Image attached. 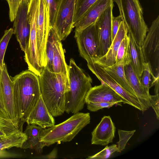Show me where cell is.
<instances>
[{
	"instance_id": "6da1fadb",
	"label": "cell",
	"mask_w": 159,
	"mask_h": 159,
	"mask_svg": "<svg viewBox=\"0 0 159 159\" xmlns=\"http://www.w3.org/2000/svg\"><path fill=\"white\" fill-rule=\"evenodd\" d=\"M17 113L21 122H26L41 93L39 77L29 70L11 78Z\"/></svg>"
},
{
	"instance_id": "7a4b0ae2",
	"label": "cell",
	"mask_w": 159,
	"mask_h": 159,
	"mask_svg": "<svg viewBox=\"0 0 159 159\" xmlns=\"http://www.w3.org/2000/svg\"><path fill=\"white\" fill-rule=\"evenodd\" d=\"M39 77L41 95L49 112L53 117L62 115L65 112L68 77L51 72L46 67Z\"/></svg>"
},
{
	"instance_id": "3957f363",
	"label": "cell",
	"mask_w": 159,
	"mask_h": 159,
	"mask_svg": "<svg viewBox=\"0 0 159 159\" xmlns=\"http://www.w3.org/2000/svg\"><path fill=\"white\" fill-rule=\"evenodd\" d=\"M69 86L65 96V112L75 114L84 108L86 96L92 87V80L73 59L68 66Z\"/></svg>"
},
{
	"instance_id": "277c9868",
	"label": "cell",
	"mask_w": 159,
	"mask_h": 159,
	"mask_svg": "<svg viewBox=\"0 0 159 159\" xmlns=\"http://www.w3.org/2000/svg\"><path fill=\"white\" fill-rule=\"evenodd\" d=\"M90 121L89 113L78 112L74 114L63 122L43 129L40 141L48 147L56 143L70 142Z\"/></svg>"
},
{
	"instance_id": "5b68a950",
	"label": "cell",
	"mask_w": 159,
	"mask_h": 159,
	"mask_svg": "<svg viewBox=\"0 0 159 159\" xmlns=\"http://www.w3.org/2000/svg\"><path fill=\"white\" fill-rule=\"evenodd\" d=\"M117 4L122 21L128 32L141 46L149 29L143 17V8L139 0H113Z\"/></svg>"
},
{
	"instance_id": "8992f818",
	"label": "cell",
	"mask_w": 159,
	"mask_h": 159,
	"mask_svg": "<svg viewBox=\"0 0 159 159\" xmlns=\"http://www.w3.org/2000/svg\"><path fill=\"white\" fill-rule=\"evenodd\" d=\"M141 47L144 62L150 67L152 87L159 78V16L152 22Z\"/></svg>"
},
{
	"instance_id": "52a82bcc",
	"label": "cell",
	"mask_w": 159,
	"mask_h": 159,
	"mask_svg": "<svg viewBox=\"0 0 159 159\" xmlns=\"http://www.w3.org/2000/svg\"><path fill=\"white\" fill-rule=\"evenodd\" d=\"M50 28L48 6L45 0H39L36 27V40L39 58L43 68L46 66L47 63L46 47Z\"/></svg>"
},
{
	"instance_id": "ba28073f",
	"label": "cell",
	"mask_w": 159,
	"mask_h": 159,
	"mask_svg": "<svg viewBox=\"0 0 159 159\" xmlns=\"http://www.w3.org/2000/svg\"><path fill=\"white\" fill-rule=\"evenodd\" d=\"M76 0H60L53 28L61 41L64 40L74 28L73 19Z\"/></svg>"
},
{
	"instance_id": "9c48e42d",
	"label": "cell",
	"mask_w": 159,
	"mask_h": 159,
	"mask_svg": "<svg viewBox=\"0 0 159 159\" xmlns=\"http://www.w3.org/2000/svg\"><path fill=\"white\" fill-rule=\"evenodd\" d=\"M74 37L80 55L87 62L97 57L98 41L95 23L81 30L75 31Z\"/></svg>"
},
{
	"instance_id": "30bf717a",
	"label": "cell",
	"mask_w": 159,
	"mask_h": 159,
	"mask_svg": "<svg viewBox=\"0 0 159 159\" xmlns=\"http://www.w3.org/2000/svg\"><path fill=\"white\" fill-rule=\"evenodd\" d=\"M0 87L6 114L14 124L23 127L24 123L20 119L16 108L12 81L4 62L0 79Z\"/></svg>"
},
{
	"instance_id": "8fae6325",
	"label": "cell",
	"mask_w": 159,
	"mask_h": 159,
	"mask_svg": "<svg viewBox=\"0 0 159 159\" xmlns=\"http://www.w3.org/2000/svg\"><path fill=\"white\" fill-rule=\"evenodd\" d=\"M87 66L89 69L101 83L105 84L112 89L125 100L126 103L140 111H145L139 99L120 86L103 67L94 63L92 61L87 62Z\"/></svg>"
},
{
	"instance_id": "7c38bea8",
	"label": "cell",
	"mask_w": 159,
	"mask_h": 159,
	"mask_svg": "<svg viewBox=\"0 0 159 159\" xmlns=\"http://www.w3.org/2000/svg\"><path fill=\"white\" fill-rule=\"evenodd\" d=\"M113 6V3L103 12L95 22L98 41L97 57L104 55L112 42L111 20Z\"/></svg>"
},
{
	"instance_id": "4fadbf2b",
	"label": "cell",
	"mask_w": 159,
	"mask_h": 159,
	"mask_svg": "<svg viewBox=\"0 0 159 159\" xmlns=\"http://www.w3.org/2000/svg\"><path fill=\"white\" fill-rule=\"evenodd\" d=\"M29 4L24 0L20 4L13 21V33L16 36L21 50L27 51L30 39V28L28 18Z\"/></svg>"
},
{
	"instance_id": "5bb4252c",
	"label": "cell",
	"mask_w": 159,
	"mask_h": 159,
	"mask_svg": "<svg viewBox=\"0 0 159 159\" xmlns=\"http://www.w3.org/2000/svg\"><path fill=\"white\" fill-rule=\"evenodd\" d=\"M114 102L117 104L122 102L126 103L125 100L111 87L104 83L92 87L87 93L85 102Z\"/></svg>"
},
{
	"instance_id": "9a60e30c",
	"label": "cell",
	"mask_w": 159,
	"mask_h": 159,
	"mask_svg": "<svg viewBox=\"0 0 159 159\" xmlns=\"http://www.w3.org/2000/svg\"><path fill=\"white\" fill-rule=\"evenodd\" d=\"M116 127L110 116H104L92 132L91 144L105 146L112 143Z\"/></svg>"
},
{
	"instance_id": "2e32d148",
	"label": "cell",
	"mask_w": 159,
	"mask_h": 159,
	"mask_svg": "<svg viewBox=\"0 0 159 159\" xmlns=\"http://www.w3.org/2000/svg\"><path fill=\"white\" fill-rule=\"evenodd\" d=\"M128 33V30L126 25L121 21L118 31L107 52L103 56L94 58L92 61L103 68L115 64L117 53L120 43Z\"/></svg>"
},
{
	"instance_id": "e0dca14e",
	"label": "cell",
	"mask_w": 159,
	"mask_h": 159,
	"mask_svg": "<svg viewBox=\"0 0 159 159\" xmlns=\"http://www.w3.org/2000/svg\"><path fill=\"white\" fill-rule=\"evenodd\" d=\"M113 2V0H97L75 24V31L81 30L95 23L103 12Z\"/></svg>"
},
{
	"instance_id": "ac0fdd59",
	"label": "cell",
	"mask_w": 159,
	"mask_h": 159,
	"mask_svg": "<svg viewBox=\"0 0 159 159\" xmlns=\"http://www.w3.org/2000/svg\"><path fill=\"white\" fill-rule=\"evenodd\" d=\"M125 76L129 84L134 91L145 111L150 107L149 93L142 84L140 79L134 69L131 62L124 65Z\"/></svg>"
},
{
	"instance_id": "d6986e66",
	"label": "cell",
	"mask_w": 159,
	"mask_h": 159,
	"mask_svg": "<svg viewBox=\"0 0 159 159\" xmlns=\"http://www.w3.org/2000/svg\"><path fill=\"white\" fill-rule=\"evenodd\" d=\"M53 116L49 112L41 95L30 112L26 123L38 125L43 129L55 125Z\"/></svg>"
},
{
	"instance_id": "ffe728a7",
	"label": "cell",
	"mask_w": 159,
	"mask_h": 159,
	"mask_svg": "<svg viewBox=\"0 0 159 159\" xmlns=\"http://www.w3.org/2000/svg\"><path fill=\"white\" fill-rule=\"evenodd\" d=\"M43 129L38 125L28 124L24 132L27 139L20 148L34 149L39 153L42 152L43 148L45 146L44 144L40 141Z\"/></svg>"
},
{
	"instance_id": "44dd1931",
	"label": "cell",
	"mask_w": 159,
	"mask_h": 159,
	"mask_svg": "<svg viewBox=\"0 0 159 159\" xmlns=\"http://www.w3.org/2000/svg\"><path fill=\"white\" fill-rule=\"evenodd\" d=\"M131 64L140 79L144 68L145 62L141 47L136 42L132 34L128 32Z\"/></svg>"
},
{
	"instance_id": "7402d4cb",
	"label": "cell",
	"mask_w": 159,
	"mask_h": 159,
	"mask_svg": "<svg viewBox=\"0 0 159 159\" xmlns=\"http://www.w3.org/2000/svg\"><path fill=\"white\" fill-rule=\"evenodd\" d=\"M26 139V135L22 131L0 138V158L12 157V155L5 150L13 147L20 148Z\"/></svg>"
},
{
	"instance_id": "603a6c76",
	"label": "cell",
	"mask_w": 159,
	"mask_h": 159,
	"mask_svg": "<svg viewBox=\"0 0 159 159\" xmlns=\"http://www.w3.org/2000/svg\"><path fill=\"white\" fill-rule=\"evenodd\" d=\"M52 66V72L62 74L68 77V66L66 63L64 51L60 39L58 40L55 44Z\"/></svg>"
},
{
	"instance_id": "cb8c5ba5",
	"label": "cell",
	"mask_w": 159,
	"mask_h": 159,
	"mask_svg": "<svg viewBox=\"0 0 159 159\" xmlns=\"http://www.w3.org/2000/svg\"><path fill=\"white\" fill-rule=\"evenodd\" d=\"M124 66V65L123 64L115 63L111 66L103 68L120 86L136 97L126 79Z\"/></svg>"
},
{
	"instance_id": "d4e9b609",
	"label": "cell",
	"mask_w": 159,
	"mask_h": 159,
	"mask_svg": "<svg viewBox=\"0 0 159 159\" xmlns=\"http://www.w3.org/2000/svg\"><path fill=\"white\" fill-rule=\"evenodd\" d=\"M22 127L14 124L7 114L0 109V138L22 131Z\"/></svg>"
},
{
	"instance_id": "484cf974",
	"label": "cell",
	"mask_w": 159,
	"mask_h": 159,
	"mask_svg": "<svg viewBox=\"0 0 159 159\" xmlns=\"http://www.w3.org/2000/svg\"><path fill=\"white\" fill-rule=\"evenodd\" d=\"M59 39H60L54 29L51 27L49 29L46 44V58L47 63L45 67L52 72L53 71L52 61L55 48V44Z\"/></svg>"
},
{
	"instance_id": "4316f807",
	"label": "cell",
	"mask_w": 159,
	"mask_h": 159,
	"mask_svg": "<svg viewBox=\"0 0 159 159\" xmlns=\"http://www.w3.org/2000/svg\"><path fill=\"white\" fill-rule=\"evenodd\" d=\"M130 62L129 39L127 34L120 43L117 53L115 63L125 65Z\"/></svg>"
},
{
	"instance_id": "83f0119b",
	"label": "cell",
	"mask_w": 159,
	"mask_h": 159,
	"mask_svg": "<svg viewBox=\"0 0 159 159\" xmlns=\"http://www.w3.org/2000/svg\"><path fill=\"white\" fill-rule=\"evenodd\" d=\"M98 0H80L75 8L74 16V25L79 20L88 8Z\"/></svg>"
},
{
	"instance_id": "f1b7e54d",
	"label": "cell",
	"mask_w": 159,
	"mask_h": 159,
	"mask_svg": "<svg viewBox=\"0 0 159 159\" xmlns=\"http://www.w3.org/2000/svg\"><path fill=\"white\" fill-rule=\"evenodd\" d=\"M13 33V29L11 28L4 31L3 36L0 40V67L2 69L4 58L6 51Z\"/></svg>"
},
{
	"instance_id": "f546056e",
	"label": "cell",
	"mask_w": 159,
	"mask_h": 159,
	"mask_svg": "<svg viewBox=\"0 0 159 159\" xmlns=\"http://www.w3.org/2000/svg\"><path fill=\"white\" fill-rule=\"evenodd\" d=\"M136 130L132 131H125L119 129L118 133L119 137L118 143V151L120 152L124 149L130 139L134 134Z\"/></svg>"
},
{
	"instance_id": "4dcf8cb0",
	"label": "cell",
	"mask_w": 159,
	"mask_h": 159,
	"mask_svg": "<svg viewBox=\"0 0 159 159\" xmlns=\"http://www.w3.org/2000/svg\"><path fill=\"white\" fill-rule=\"evenodd\" d=\"M118 151V148L116 144L107 146L102 151L91 156H89L87 159H104L109 158L114 152Z\"/></svg>"
},
{
	"instance_id": "1f68e13d",
	"label": "cell",
	"mask_w": 159,
	"mask_h": 159,
	"mask_svg": "<svg viewBox=\"0 0 159 159\" xmlns=\"http://www.w3.org/2000/svg\"><path fill=\"white\" fill-rule=\"evenodd\" d=\"M151 76L152 73L149 65L148 63H145L144 70L140 78V81L148 92H149L150 88V82Z\"/></svg>"
},
{
	"instance_id": "d6a6232c",
	"label": "cell",
	"mask_w": 159,
	"mask_h": 159,
	"mask_svg": "<svg viewBox=\"0 0 159 159\" xmlns=\"http://www.w3.org/2000/svg\"><path fill=\"white\" fill-rule=\"evenodd\" d=\"M9 7V17L11 22L13 21L16 16L18 7L23 0L29 4L31 0H6Z\"/></svg>"
},
{
	"instance_id": "836d02e7",
	"label": "cell",
	"mask_w": 159,
	"mask_h": 159,
	"mask_svg": "<svg viewBox=\"0 0 159 159\" xmlns=\"http://www.w3.org/2000/svg\"><path fill=\"white\" fill-rule=\"evenodd\" d=\"M49 8L50 27H53L60 0H45Z\"/></svg>"
},
{
	"instance_id": "e575fe53",
	"label": "cell",
	"mask_w": 159,
	"mask_h": 159,
	"mask_svg": "<svg viewBox=\"0 0 159 159\" xmlns=\"http://www.w3.org/2000/svg\"><path fill=\"white\" fill-rule=\"evenodd\" d=\"M117 104L114 102H101L89 103L87 104V108L91 111L95 112L104 108H110Z\"/></svg>"
},
{
	"instance_id": "d590c367",
	"label": "cell",
	"mask_w": 159,
	"mask_h": 159,
	"mask_svg": "<svg viewBox=\"0 0 159 159\" xmlns=\"http://www.w3.org/2000/svg\"><path fill=\"white\" fill-rule=\"evenodd\" d=\"M149 101L150 106L154 110L157 120L159 119V94L150 95Z\"/></svg>"
},
{
	"instance_id": "8d00e7d4",
	"label": "cell",
	"mask_w": 159,
	"mask_h": 159,
	"mask_svg": "<svg viewBox=\"0 0 159 159\" xmlns=\"http://www.w3.org/2000/svg\"><path fill=\"white\" fill-rule=\"evenodd\" d=\"M122 21L120 15L117 17L112 16L111 20V33L112 41L118 31L120 24Z\"/></svg>"
},
{
	"instance_id": "74e56055",
	"label": "cell",
	"mask_w": 159,
	"mask_h": 159,
	"mask_svg": "<svg viewBox=\"0 0 159 159\" xmlns=\"http://www.w3.org/2000/svg\"><path fill=\"white\" fill-rule=\"evenodd\" d=\"M57 155V149H54L49 154L41 156L43 157L41 158H55L56 157Z\"/></svg>"
},
{
	"instance_id": "f35d334b",
	"label": "cell",
	"mask_w": 159,
	"mask_h": 159,
	"mask_svg": "<svg viewBox=\"0 0 159 159\" xmlns=\"http://www.w3.org/2000/svg\"><path fill=\"white\" fill-rule=\"evenodd\" d=\"M0 109L6 113L3 105L0 87Z\"/></svg>"
},
{
	"instance_id": "ab89813d",
	"label": "cell",
	"mask_w": 159,
	"mask_h": 159,
	"mask_svg": "<svg viewBox=\"0 0 159 159\" xmlns=\"http://www.w3.org/2000/svg\"><path fill=\"white\" fill-rule=\"evenodd\" d=\"M80 1V0H76V1L75 8L79 4Z\"/></svg>"
},
{
	"instance_id": "60d3db41",
	"label": "cell",
	"mask_w": 159,
	"mask_h": 159,
	"mask_svg": "<svg viewBox=\"0 0 159 159\" xmlns=\"http://www.w3.org/2000/svg\"><path fill=\"white\" fill-rule=\"evenodd\" d=\"M2 70L1 68L0 67V79L1 77V75L2 74Z\"/></svg>"
}]
</instances>
